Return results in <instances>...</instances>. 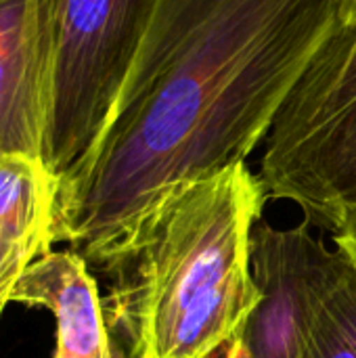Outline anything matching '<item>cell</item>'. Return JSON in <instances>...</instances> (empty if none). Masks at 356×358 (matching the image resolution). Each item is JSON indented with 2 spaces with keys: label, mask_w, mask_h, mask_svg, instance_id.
Segmentation results:
<instances>
[{
  "label": "cell",
  "mask_w": 356,
  "mask_h": 358,
  "mask_svg": "<svg viewBox=\"0 0 356 358\" xmlns=\"http://www.w3.org/2000/svg\"><path fill=\"white\" fill-rule=\"evenodd\" d=\"M298 358H356V264H342L302 338Z\"/></svg>",
  "instance_id": "9"
},
{
  "label": "cell",
  "mask_w": 356,
  "mask_h": 358,
  "mask_svg": "<svg viewBox=\"0 0 356 358\" xmlns=\"http://www.w3.org/2000/svg\"><path fill=\"white\" fill-rule=\"evenodd\" d=\"M44 94L38 2L0 0V157L40 159Z\"/></svg>",
  "instance_id": "7"
},
{
  "label": "cell",
  "mask_w": 356,
  "mask_h": 358,
  "mask_svg": "<svg viewBox=\"0 0 356 358\" xmlns=\"http://www.w3.org/2000/svg\"><path fill=\"white\" fill-rule=\"evenodd\" d=\"M8 304V294H0V317H2V310L6 308Z\"/></svg>",
  "instance_id": "12"
},
{
  "label": "cell",
  "mask_w": 356,
  "mask_h": 358,
  "mask_svg": "<svg viewBox=\"0 0 356 358\" xmlns=\"http://www.w3.org/2000/svg\"><path fill=\"white\" fill-rule=\"evenodd\" d=\"M342 252L313 237L308 224L273 229L262 220L250 239V271L260 294L239 344L250 358H298L308 323L334 283Z\"/></svg>",
  "instance_id": "5"
},
{
  "label": "cell",
  "mask_w": 356,
  "mask_h": 358,
  "mask_svg": "<svg viewBox=\"0 0 356 358\" xmlns=\"http://www.w3.org/2000/svg\"><path fill=\"white\" fill-rule=\"evenodd\" d=\"M264 141L266 197L290 199L306 224L334 231L356 208V21H338L321 42Z\"/></svg>",
  "instance_id": "4"
},
{
  "label": "cell",
  "mask_w": 356,
  "mask_h": 358,
  "mask_svg": "<svg viewBox=\"0 0 356 358\" xmlns=\"http://www.w3.org/2000/svg\"><path fill=\"white\" fill-rule=\"evenodd\" d=\"M338 21V0H157L103 134L55 185L50 243L101 271L166 193L245 164Z\"/></svg>",
  "instance_id": "1"
},
{
  "label": "cell",
  "mask_w": 356,
  "mask_h": 358,
  "mask_svg": "<svg viewBox=\"0 0 356 358\" xmlns=\"http://www.w3.org/2000/svg\"><path fill=\"white\" fill-rule=\"evenodd\" d=\"M266 191L245 164L178 185L99 271L115 358H216L239 342L260 294L250 239Z\"/></svg>",
  "instance_id": "2"
},
{
  "label": "cell",
  "mask_w": 356,
  "mask_h": 358,
  "mask_svg": "<svg viewBox=\"0 0 356 358\" xmlns=\"http://www.w3.org/2000/svg\"><path fill=\"white\" fill-rule=\"evenodd\" d=\"M55 180L40 159L0 157V294L52 250Z\"/></svg>",
  "instance_id": "8"
},
{
  "label": "cell",
  "mask_w": 356,
  "mask_h": 358,
  "mask_svg": "<svg viewBox=\"0 0 356 358\" xmlns=\"http://www.w3.org/2000/svg\"><path fill=\"white\" fill-rule=\"evenodd\" d=\"M338 13H340V21L355 23L356 21V0H338Z\"/></svg>",
  "instance_id": "11"
},
{
  "label": "cell",
  "mask_w": 356,
  "mask_h": 358,
  "mask_svg": "<svg viewBox=\"0 0 356 358\" xmlns=\"http://www.w3.org/2000/svg\"><path fill=\"white\" fill-rule=\"evenodd\" d=\"M44 50L42 166L63 180L103 134L157 0H36Z\"/></svg>",
  "instance_id": "3"
},
{
  "label": "cell",
  "mask_w": 356,
  "mask_h": 358,
  "mask_svg": "<svg viewBox=\"0 0 356 358\" xmlns=\"http://www.w3.org/2000/svg\"><path fill=\"white\" fill-rule=\"evenodd\" d=\"M8 302L46 308L57 323L52 358H115L97 279L82 256L50 250L13 283Z\"/></svg>",
  "instance_id": "6"
},
{
  "label": "cell",
  "mask_w": 356,
  "mask_h": 358,
  "mask_svg": "<svg viewBox=\"0 0 356 358\" xmlns=\"http://www.w3.org/2000/svg\"><path fill=\"white\" fill-rule=\"evenodd\" d=\"M334 241H336V250H340L342 254H346L356 264V208L348 210L338 224L334 227Z\"/></svg>",
  "instance_id": "10"
}]
</instances>
